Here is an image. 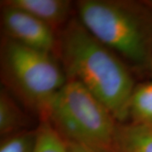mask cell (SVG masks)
Here are the masks:
<instances>
[{"mask_svg": "<svg viewBox=\"0 0 152 152\" xmlns=\"http://www.w3.org/2000/svg\"><path fill=\"white\" fill-rule=\"evenodd\" d=\"M76 16L131 70L152 71V5L134 0H80Z\"/></svg>", "mask_w": 152, "mask_h": 152, "instance_id": "2", "label": "cell"}, {"mask_svg": "<svg viewBox=\"0 0 152 152\" xmlns=\"http://www.w3.org/2000/svg\"><path fill=\"white\" fill-rule=\"evenodd\" d=\"M41 121L65 140L101 152H113L118 121L109 109L80 82L68 80Z\"/></svg>", "mask_w": 152, "mask_h": 152, "instance_id": "4", "label": "cell"}, {"mask_svg": "<svg viewBox=\"0 0 152 152\" xmlns=\"http://www.w3.org/2000/svg\"><path fill=\"white\" fill-rule=\"evenodd\" d=\"M152 125V80L136 84L129 104V121Z\"/></svg>", "mask_w": 152, "mask_h": 152, "instance_id": "9", "label": "cell"}, {"mask_svg": "<svg viewBox=\"0 0 152 152\" xmlns=\"http://www.w3.org/2000/svg\"><path fill=\"white\" fill-rule=\"evenodd\" d=\"M2 86L42 119L49 104L67 81L55 54L30 48L1 37Z\"/></svg>", "mask_w": 152, "mask_h": 152, "instance_id": "3", "label": "cell"}, {"mask_svg": "<svg viewBox=\"0 0 152 152\" xmlns=\"http://www.w3.org/2000/svg\"><path fill=\"white\" fill-rule=\"evenodd\" d=\"M2 37L57 56L58 33L43 22L20 9L1 3Z\"/></svg>", "mask_w": 152, "mask_h": 152, "instance_id": "5", "label": "cell"}, {"mask_svg": "<svg viewBox=\"0 0 152 152\" xmlns=\"http://www.w3.org/2000/svg\"><path fill=\"white\" fill-rule=\"evenodd\" d=\"M57 57L66 79L80 82L118 121H129L135 80L132 70L111 49L73 16L58 33Z\"/></svg>", "mask_w": 152, "mask_h": 152, "instance_id": "1", "label": "cell"}, {"mask_svg": "<svg viewBox=\"0 0 152 152\" xmlns=\"http://www.w3.org/2000/svg\"><path fill=\"white\" fill-rule=\"evenodd\" d=\"M37 140V128L3 137L0 152H34Z\"/></svg>", "mask_w": 152, "mask_h": 152, "instance_id": "11", "label": "cell"}, {"mask_svg": "<svg viewBox=\"0 0 152 152\" xmlns=\"http://www.w3.org/2000/svg\"><path fill=\"white\" fill-rule=\"evenodd\" d=\"M1 3L26 12L57 33L74 16L75 4L69 0H4Z\"/></svg>", "mask_w": 152, "mask_h": 152, "instance_id": "6", "label": "cell"}, {"mask_svg": "<svg viewBox=\"0 0 152 152\" xmlns=\"http://www.w3.org/2000/svg\"><path fill=\"white\" fill-rule=\"evenodd\" d=\"M31 118L24 107L4 87L0 89V134L1 138L30 129Z\"/></svg>", "mask_w": 152, "mask_h": 152, "instance_id": "8", "label": "cell"}, {"mask_svg": "<svg viewBox=\"0 0 152 152\" xmlns=\"http://www.w3.org/2000/svg\"><path fill=\"white\" fill-rule=\"evenodd\" d=\"M66 142H67V146H68V151L69 152H101L91 149L89 147L76 144V143L67 141V140H66Z\"/></svg>", "mask_w": 152, "mask_h": 152, "instance_id": "12", "label": "cell"}, {"mask_svg": "<svg viewBox=\"0 0 152 152\" xmlns=\"http://www.w3.org/2000/svg\"><path fill=\"white\" fill-rule=\"evenodd\" d=\"M34 152H69L66 140L47 121L37 127V140Z\"/></svg>", "mask_w": 152, "mask_h": 152, "instance_id": "10", "label": "cell"}, {"mask_svg": "<svg viewBox=\"0 0 152 152\" xmlns=\"http://www.w3.org/2000/svg\"><path fill=\"white\" fill-rule=\"evenodd\" d=\"M151 76H152V71H151Z\"/></svg>", "mask_w": 152, "mask_h": 152, "instance_id": "13", "label": "cell"}, {"mask_svg": "<svg viewBox=\"0 0 152 152\" xmlns=\"http://www.w3.org/2000/svg\"><path fill=\"white\" fill-rule=\"evenodd\" d=\"M113 152H152V125L118 123Z\"/></svg>", "mask_w": 152, "mask_h": 152, "instance_id": "7", "label": "cell"}]
</instances>
